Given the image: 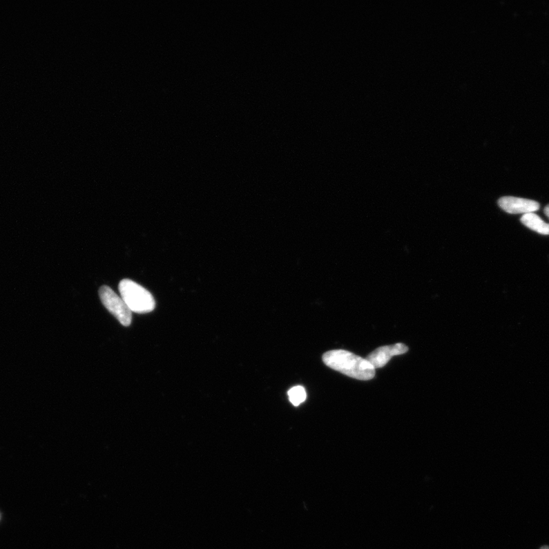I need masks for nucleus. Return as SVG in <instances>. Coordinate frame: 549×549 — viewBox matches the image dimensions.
I'll return each instance as SVG.
<instances>
[{
	"label": "nucleus",
	"mask_w": 549,
	"mask_h": 549,
	"mask_svg": "<svg viewBox=\"0 0 549 549\" xmlns=\"http://www.w3.org/2000/svg\"><path fill=\"white\" fill-rule=\"evenodd\" d=\"M0 519H1V514H0Z\"/></svg>",
	"instance_id": "obj_10"
},
{
	"label": "nucleus",
	"mask_w": 549,
	"mask_h": 549,
	"mask_svg": "<svg viewBox=\"0 0 549 549\" xmlns=\"http://www.w3.org/2000/svg\"><path fill=\"white\" fill-rule=\"evenodd\" d=\"M119 289L122 298L131 312L146 314L155 310V298L142 285L133 280H123L119 283Z\"/></svg>",
	"instance_id": "obj_2"
},
{
	"label": "nucleus",
	"mask_w": 549,
	"mask_h": 549,
	"mask_svg": "<svg viewBox=\"0 0 549 549\" xmlns=\"http://www.w3.org/2000/svg\"><path fill=\"white\" fill-rule=\"evenodd\" d=\"M499 206L509 214H529L537 211L539 204L533 200L512 196L502 197L499 201Z\"/></svg>",
	"instance_id": "obj_4"
},
{
	"label": "nucleus",
	"mask_w": 549,
	"mask_h": 549,
	"mask_svg": "<svg viewBox=\"0 0 549 549\" xmlns=\"http://www.w3.org/2000/svg\"><path fill=\"white\" fill-rule=\"evenodd\" d=\"M522 224L538 233L543 235H549V224L546 223L543 219L535 213L523 215L521 220Z\"/></svg>",
	"instance_id": "obj_6"
},
{
	"label": "nucleus",
	"mask_w": 549,
	"mask_h": 549,
	"mask_svg": "<svg viewBox=\"0 0 549 549\" xmlns=\"http://www.w3.org/2000/svg\"><path fill=\"white\" fill-rule=\"evenodd\" d=\"M407 351L408 347L405 344L398 343L394 345L376 349L366 358V360L376 369L383 367L393 356L405 354Z\"/></svg>",
	"instance_id": "obj_5"
},
{
	"label": "nucleus",
	"mask_w": 549,
	"mask_h": 549,
	"mask_svg": "<svg viewBox=\"0 0 549 549\" xmlns=\"http://www.w3.org/2000/svg\"><path fill=\"white\" fill-rule=\"evenodd\" d=\"M102 304L113 316L124 327H128L133 320V312L124 302L122 297L107 285H102L99 291Z\"/></svg>",
	"instance_id": "obj_3"
},
{
	"label": "nucleus",
	"mask_w": 549,
	"mask_h": 549,
	"mask_svg": "<svg viewBox=\"0 0 549 549\" xmlns=\"http://www.w3.org/2000/svg\"><path fill=\"white\" fill-rule=\"evenodd\" d=\"M539 549H549V546L545 545V546H541L539 548Z\"/></svg>",
	"instance_id": "obj_9"
},
{
	"label": "nucleus",
	"mask_w": 549,
	"mask_h": 549,
	"mask_svg": "<svg viewBox=\"0 0 549 549\" xmlns=\"http://www.w3.org/2000/svg\"><path fill=\"white\" fill-rule=\"evenodd\" d=\"M288 395L290 402L296 407L302 405L307 398V393L305 387L300 385L293 387L292 389L288 392Z\"/></svg>",
	"instance_id": "obj_7"
},
{
	"label": "nucleus",
	"mask_w": 549,
	"mask_h": 549,
	"mask_svg": "<svg viewBox=\"0 0 549 549\" xmlns=\"http://www.w3.org/2000/svg\"><path fill=\"white\" fill-rule=\"evenodd\" d=\"M323 361L329 368L358 380L368 381L376 376V369L366 358L346 350L329 351L324 354Z\"/></svg>",
	"instance_id": "obj_1"
},
{
	"label": "nucleus",
	"mask_w": 549,
	"mask_h": 549,
	"mask_svg": "<svg viewBox=\"0 0 549 549\" xmlns=\"http://www.w3.org/2000/svg\"><path fill=\"white\" fill-rule=\"evenodd\" d=\"M544 212H545V214H546V216L548 217V218L549 219V204H548V206H547L545 208V209H544Z\"/></svg>",
	"instance_id": "obj_8"
}]
</instances>
